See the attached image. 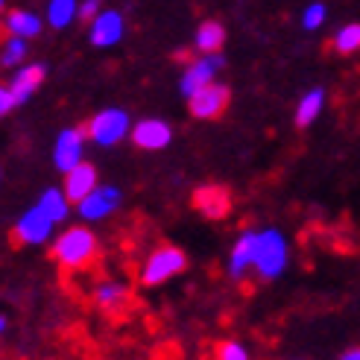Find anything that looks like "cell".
<instances>
[{"mask_svg": "<svg viewBox=\"0 0 360 360\" xmlns=\"http://www.w3.org/2000/svg\"><path fill=\"white\" fill-rule=\"evenodd\" d=\"M120 35H123V18H120L117 12H103L97 21H94V27H91V41H94L97 47L115 44Z\"/></svg>", "mask_w": 360, "mask_h": 360, "instance_id": "15", "label": "cell"}, {"mask_svg": "<svg viewBox=\"0 0 360 360\" xmlns=\"http://www.w3.org/2000/svg\"><path fill=\"white\" fill-rule=\"evenodd\" d=\"M290 360H299V357H290Z\"/></svg>", "mask_w": 360, "mask_h": 360, "instance_id": "29", "label": "cell"}, {"mask_svg": "<svg viewBox=\"0 0 360 360\" xmlns=\"http://www.w3.org/2000/svg\"><path fill=\"white\" fill-rule=\"evenodd\" d=\"M287 266V243L278 235L276 229H266L258 231V240H255V276L261 281H273L284 273Z\"/></svg>", "mask_w": 360, "mask_h": 360, "instance_id": "3", "label": "cell"}, {"mask_svg": "<svg viewBox=\"0 0 360 360\" xmlns=\"http://www.w3.org/2000/svg\"><path fill=\"white\" fill-rule=\"evenodd\" d=\"M319 109H322V91L319 88H314L311 94H304V100L299 103V109H296V123L302 126H311L314 123V117L319 115Z\"/></svg>", "mask_w": 360, "mask_h": 360, "instance_id": "20", "label": "cell"}, {"mask_svg": "<svg viewBox=\"0 0 360 360\" xmlns=\"http://www.w3.org/2000/svg\"><path fill=\"white\" fill-rule=\"evenodd\" d=\"M15 105H18V103H15V97H12V88H4V91H0V112L9 115Z\"/></svg>", "mask_w": 360, "mask_h": 360, "instance_id": "27", "label": "cell"}, {"mask_svg": "<svg viewBox=\"0 0 360 360\" xmlns=\"http://www.w3.org/2000/svg\"><path fill=\"white\" fill-rule=\"evenodd\" d=\"M132 141L141 150H161L170 141V126L161 120H141L132 129Z\"/></svg>", "mask_w": 360, "mask_h": 360, "instance_id": "14", "label": "cell"}, {"mask_svg": "<svg viewBox=\"0 0 360 360\" xmlns=\"http://www.w3.org/2000/svg\"><path fill=\"white\" fill-rule=\"evenodd\" d=\"M188 269V255L173 243H161L155 246L147 258H143L141 269H138V281L143 287H161L165 281L182 276Z\"/></svg>", "mask_w": 360, "mask_h": 360, "instance_id": "2", "label": "cell"}, {"mask_svg": "<svg viewBox=\"0 0 360 360\" xmlns=\"http://www.w3.org/2000/svg\"><path fill=\"white\" fill-rule=\"evenodd\" d=\"M88 129H65L56 141V153H53V158H56V167L70 173L77 165H82V138H85Z\"/></svg>", "mask_w": 360, "mask_h": 360, "instance_id": "10", "label": "cell"}, {"mask_svg": "<svg viewBox=\"0 0 360 360\" xmlns=\"http://www.w3.org/2000/svg\"><path fill=\"white\" fill-rule=\"evenodd\" d=\"M6 30L15 39H32V35L41 32V24L35 15H30L24 9H12V12H6Z\"/></svg>", "mask_w": 360, "mask_h": 360, "instance_id": "17", "label": "cell"}, {"mask_svg": "<svg viewBox=\"0 0 360 360\" xmlns=\"http://www.w3.org/2000/svg\"><path fill=\"white\" fill-rule=\"evenodd\" d=\"M27 56V44H24V39H12V41H6V50H4V65L9 68V65H18Z\"/></svg>", "mask_w": 360, "mask_h": 360, "instance_id": "24", "label": "cell"}, {"mask_svg": "<svg viewBox=\"0 0 360 360\" xmlns=\"http://www.w3.org/2000/svg\"><path fill=\"white\" fill-rule=\"evenodd\" d=\"M97 191V170L91 165H77L70 173H65V196L70 202H82L85 196H91Z\"/></svg>", "mask_w": 360, "mask_h": 360, "instance_id": "11", "label": "cell"}, {"mask_svg": "<svg viewBox=\"0 0 360 360\" xmlns=\"http://www.w3.org/2000/svg\"><path fill=\"white\" fill-rule=\"evenodd\" d=\"M41 79H44V68L41 65H32V68H24V70H18V77L12 79V97H15V103H24L35 88L41 85Z\"/></svg>", "mask_w": 360, "mask_h": 360, "instance_id": "16", "label": "cell"}, {"mask_svg": "<svg viewBox=\"0 0 360 360\" xmlns=\"http://www.w3.org/2000/svg\"><path fill=\"white\" fill-rule=\"evenodd\" d=\"M97 9H100V0H85L82 4V9H79V18L82 21H97Z\"/></svg>", "mask_w": 360, "mask_h": 360, "instance_id": "26", "label": "cell"}, {"mask_svg": "<svg viewBox=\"0 0 360 360\" xmlns=\"http://www.w3.org/2000/svg\"><path fill=\"white\" fill-rule=\"evenodd\" d=\"M334 47L340 53H354L360 47V24H349L334 35Z\"/></svg>", "mask_w": 360, "mask_h": 360, "instance_id": "23", "label": "cell"}, {"mask_svg": "<svg viewBox=\"0 0 360 360\" xmlns=\"http://www.w3.org/2000/svg\"><path fill=\"white\" fill-rule=\"evenodd\" d=\"M85 129H88V135H91L97 143H103V147H112V143H117L126 135V129H129V117H126L123 112H117V109H105V112L94 115Z\"/></svg>", "mask_w": 360, "mask_h": 360, "instance_id": "6", "label": "cell"}, {"mask_svg": "<svg viewBox=\"0 0 360 360\" xmlns=\"http://www.w3.org/2000/svg\"><path fill=\"white\" fill-rule=\"evenodd\" d=\"M337 360H360V346H352V349H346V352L340 354Z\"/></svg>", "mask_w": 360, "mask_h": 360, "instance_id": "28", "label": "cell"}, {"mask_svg": "<svg viewBox=\"0 0 360 360\" xmlns=\"http://www.w3.org/2000/svg\"><path fill=\"white\" fill-rule=\"evenodd\" d=\"M193 208L208 220H223L231 211V193L223 185H205L193 193Z\"/></svg>", "mask_w": 360, "mask_h": 360, "instance_id": "8", "label": "cell"}, {"mask_svg": "<svg viewBox=\"0 0 360 360\" xmlns=\"http://www.w3.org/2000/svg\"><path fill=\"white\" fill-rule=\"evenodd\" d=\"M226 41V32L217 21H205L200 27V32H196V47H200L202 53H217Z\"/></svg>", "mask_w": 360, "mask_h": 360, "instance_id": "18", "label": "cell"}, {"mask_svg": "<svg viewBox=\"0 0 360 360\" xmlns=\"http://www.w3.org/2000/svg\"><path fill=\"white\" fill-rule=\"evenodd\" d=\"M50 258L56 261L65 273H88L100 261V240L91 229L70 226L50 246Z\"/></svg>", "mask_w": 360, "mask_h": 360, "instance_id": "1", "label": "cell"}, {"mask_svg": "<svg viewBox=\"0 0 360 360\" xmlns=\"http://www.w3.org/2000/svg\"><path fill=\"white\" fill-rule=\"evenodd\" d=\"M117 202H120L117 188H97L91 196H85L79 202V214L85 220H103L117 208Z\"/></svg>", "mask_w": 360, "mask_h": 360, "instance_id": "12", "label": "cell"}, {"mask_svg": "<svg viewBox=\"0 0 360 360\" xmlns=\"http://www.w3.org/2000/svg\"><path fill=\"white\" fill-rule=\"evenodd\" d=\"M53 226H56V223L47 217V211H44L41 205H35V208H30L24 217L12 226L9 240H12L15 246H35V243H44V240L50 238Z\"/></svg>", "mask_w": 360, "mask_h": 360, "instance_id": "4", "label": "cell"}, {"mask_svg": "<svg viewBox=\"0 0 360 360\" xmlns=\"http://www.w3.org/2000/svg\"><path fill=\"white\" fill-rule=\"evenodd\" d=\"M255 240H258V231H243L238 238V243L231 246V255H229V276L243 281L246 273L255 266Z\"/></svg>", "mask_w": 360, "mask_h": 360, "instance_id": "9", "label": "cell"}, {"mask_svg": "<svg viewBox=\"0 0 360 360\" xmlns=\"http://www.w3.org/2000/svg\"><path fill=\"white\" fill-rule=\"evenodd\" d=\"M77 12V0H50V24L53 27H68L70 24V18H74Z\"/></svg>", "mask_w": 360, "mask_h": 360, "instance_id": "22", "label": "cell"}, {"mask_svg": "<svg viewBox=\"0 0 360 360\" xmlns=\"http://www.w3.org/2000/svg\"><path fill=\"white\" fill-rule=\"evenodd\" d=\"M91 302L105 316H123L132 308V290L123 281H100L91 293Z\"/></svg>", "mask_w": 360, "mask_h": 360, "instance_id": "5", "label": "cell"}, {"mask_svg": "<svg viewBox=\"0 0 360 360\" xmlns=\"http://www.w3.org/2000/svg\"><path fill=\"white\" fill-rule=\"evenodd\" d=\"M68 196H65V191H44L41 193V200H39V205L47 211V217L53 220V223H62L65 217H68Z\"/></svg>", "mask_w": 360, "mask_h": 360, "instance_id": "19", "label": "cell"}, {"mask_svg": "<svg viewBox=\"0 0 360 360\" xmlns=\"http://www.w3.org/2000/svg\"><path fill=\"white\" fill-rule=\"evenodd\" d=\"M223 65V56H208V59H200V62H193L188 70H185V77H182V91L188 97H193L200 88L211 85V77H214V70H217Z\"/></svg>", "mask_w": 360, "mask_h": 360, "instance_id": "13", "label": "cell"}, {"mask_svg": "<svg viewBox=\"0 0 360 360\" xmlns=\"http://www.w3.org/2000/svg\"><path fill=\"white\" fill-rule=\"evenodd\" d=\"M191 100V115L193 117H202V120H214V117H220L226 109H229V100H231V94H229V88L226 85H205V88H200L193 97H188Z\"/></svg>", "mask_w": 360, "mask_h": 360, "instance_id": "7", "label": "cell"}, {"mask_svg": "<svg viewBox=\"0 0 360 360\" xmlns=\"http://www.w3.org/2000/svg\"><path fill=\"white\" fill-rule=\"evenodd\" d=\"M211 360H252V354L238 340H220L211 352Z\"/></svg>", "mask_w": 360, "mask_h": 360, "instance_id": "21", "label": "cell"}, {"mask_svg": "<svg viewBox=\"0 0 360 360\" xmlns=\"http://www.w3.org/2000/svg\"><path fill=\"white\" fill-rule=\"evenodd\" d=\"M322 18H326V6H322V4H314L308 12H304V27H308V30H316V27L322 24Z\"/></svg>", "mask_w": 360, "mask_h": 360, "instance_id": "25", "label": "cell"}]
</instances>
